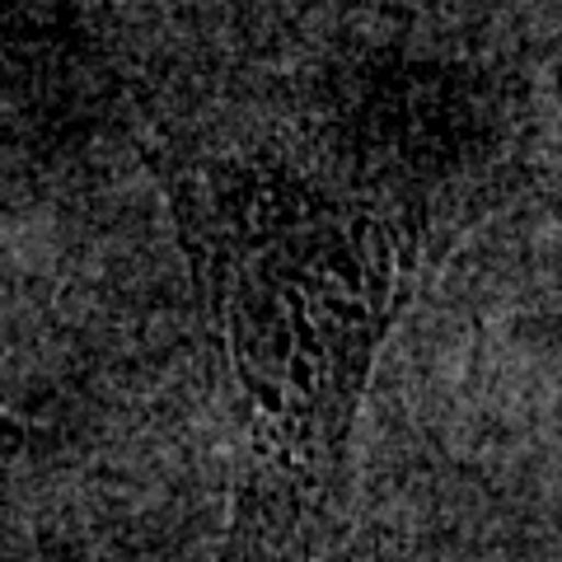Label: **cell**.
<instances>
[{"label": "cell", "mask_w": 562, "mask_h": 562, "mask_svg": "<svg viewBox=\"0 0 562 562\" xmlns=\"http://www.w3.org/2000/svg\"><path fill=\"white\" fill-rule=\"evenodd\" d=\"M165 179L235 403L221 562H314L375 361L479 216L473 183L357 122L183 150Z\"/></svg>", "instance_id": "6da1fadb"}, {"label": "cell", "mask_w": 562, "mask_h": 562, "mask_svg": "<svg viewBox=\"0 0 562 562\" xmlns=\"http://www.w3.org/2000/svg\"><path fill=\"white\" fill-rule=\"evenodd\" d=\"M314 562H441L431 525H371L361 535H333Z\"/></svg>", "instance_id": "7a4b0ae2"}]
</instances>
